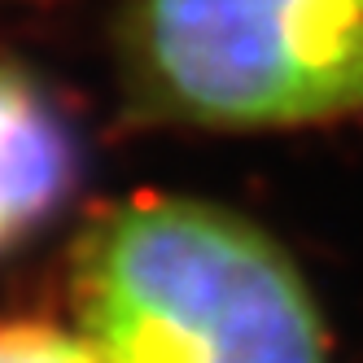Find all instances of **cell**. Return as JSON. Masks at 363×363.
Listing matches in <instances>:
<instances>
[{"instance_id":"2","label":"cell","mask_w":363,"mask_h":363,"mask_svg":"<svg viewBox=\"0 0 363 363\" xmlns=\"http://www.w3.org/2000/svg\"><path fill=\"white\" fill-rule=\"evenodd\" d=\"M123 48L145 110L189 127L363 114V0H132Z\"/></svg>"},{"instance_id":"1","label":"cell","mask_w":363,"mask_h":363,"mask_svg":"<svg viewBox=\"0 0 363 363\" xmlns=\"http://www.w3.org/2000/svg\"><path fill=\"white\" fill-rule=\"evenodd\" d=\"M70 302L101 363H328L289 254L197 197L106 206L70 250Z\"/></svg>"},{"instance_id":"3","label":"cell","mask_w":363,"mask_h":363,"mask_svg":"<svg viewBox=\"0 0 363 363\" xmlns=\"http://www.w3.org/2000/svg\"><path fill=\"white\" fill-rule=\"evenodd\" d=\"M74 184V140L31 79L0 66V250L53 215Z\"/></svg>"},{"instance_id":"4","label":"cell","mask_w":363,"mask_h":363,"mask_svg":"<svg viewBox=\"0 0 363 363\" xmlns=\"http://www.w3.org/2000/svg\"><path fill=\"white\" fill-rule=\"evenodd\" d=\"M0 363H101L96 350L57 324L13 320L0 324Z\"/></svg>"}]
</instances>
